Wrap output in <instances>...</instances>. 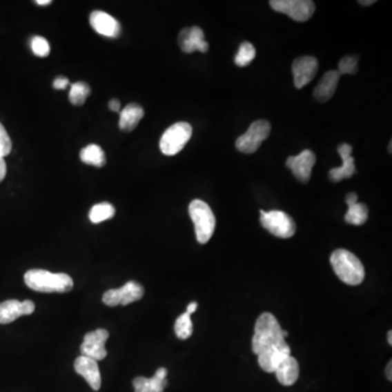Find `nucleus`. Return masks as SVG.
<instances>
[{"mask_svg":"<svg viewBox=\"0 0 392 392\" xmlns=\"http://www.w3.org/2000/svg\"><path fill=\"white\" fill-rule=\"evenodd\" d=\"M359 3H361L362 6H371L373 5V3H376V1H375V0H367V1L362 0V1H359Z\"/></svg>","mask_w":392,"mask_h":392,"instance_id":"obj_39","label":"nucleus"},{"mask_svg":"<svg viewBox=\"0 0 392 392\" xmlns=\"http://www.w3.org/2000/svg\"><path fill=\"white\" fill-rule=\"evenodd\" d=\"M75 372L84 378L92 389L98 391L101 389V377L98 363L93 359L80 355L75 362Z\"/></svg>","mask_w":392,"mask_h":392,"instance_id":"obj_17","label":"nucleus"},{"mask_svg":"<svg viewBox=\"0 0 392 392\" xmlns=\"http://www.w3.org/2000/svg\"><path fill=\"white\" fill-rule=\"evenodd\" d=\"M351 145L343 143L338 147L339 155L342 158V166L339 168H333L329 171V178L333 182H340L344 179L351 178L355 173V164L354 157H352Z\"/></svg>","mask_w":392,"mask_h":392,"instance_id":"obj_18","label":"nucleus"},{"mask_svg":"<svg viewBox=\"0 0 392 392\" xmlns=\"http://www.w3.org/2000/svg\"><path fill=\"white\" fill-rule=\"evenodd\" d=\"M346 204L349 205H353L355 203H357V195L355 193H349L346 197Z\"/></svg>","mask_w":392,"mask_h":392,"instance_id":"obj_35","label":"nucleus"},{"mask_svg":"<svg viewBox=\"0 0 392 392\" xmlns=\"http://www.w3.org/2000/svg\"><path fill=\"white\" fill-rule=\"evenodd\" d=\"M24 282L37 292L66 293L73 289V280L67 274H52L45 269H31L24 275Z\"/></svg>","mask_w":392,"mask_h":392,"instance_id":"obj_2","label":"nucleus"},{"mask_svg":"<svg viewBox=\"0 0 392 392\" xmlns=\"http://www.w3.org/2000/svg\"><path fill=\"white\" fill-rule=\"evenodd\" d=\"M391 367L392 363L391 361H390L389 363H388L387 369H386V376H387V378L390 380V382H391L392 380Z\"/></svg>","mask_w":392,"mask_h":392,"instance_id":"obj_37","label":"nucleus"},{"mask_svg":"<svg viewBox=\"0 0 392 392\" xmlns=\"http://www.w3.org/2000/svg\"><path fill=\"white\" fill-rule=\"evenodd\" d=\"M108 106L109 109H110L111 111H114V112H120V109H121V104H120L118 99H111V101H109Z\"/></svg>","mask_w":392,"mask_h":392,"instance_id":"obj_33","label":"nucleus"},{"mask_svg":"<svg viewBox=\"0 0 392 392\" xmlns=\"http://www.w3.org/2000/svg\"><path fill=\"white\" fill-rule=\"evenodd\" d=\"M286 342L284 331L274 315L271 313H263L257 318L255 324V333L252 339V350L258 355L262 352L280 346Z\"/></svg>","mask_w":392,"mask_h":392,"instance_id":"obj_1","label":"nucleus"},{"mask_svg":"<svg viewBox=\"0 0 392 392\" xmlns=\"http://www.w3.org/2000/svg\"><path fill=\"white\" fill-rule=\"evenodd\" d=\"M144 117V109L137 104H129L120 111L119 128L124 132H131L137 127V124Z\"/></svg>","mask_w":392,"mask_h":392,"instance_id":"obj_22","label":"nucleus"},{"mask_svg":"<svg viewBox=\"0 0 392 392\" xmlns=\"http://www.w3.org/2000/svg\"><path fill=\"white\" fill-rule=\"evenodd\" d=\"M277 380L284 386H292L299 380L300 366L297 360L290 355L280 363L276 371Z\"/></svg>","mask_w":392,"mask_h":392,"instance_id":"obj_21","label":"nucleus"},{"mask_svg":"<svg viewBox=\"0 0 392 392\" xmlns=\"http://www.w3.org/2000/svg\"><path fill=\"white\" fill-rule=\"evenodd\" d=\"M144 297V288L135 282H129L119 289H111L105 292L103 295V302L107 306L131 304L137 302Z\"/></svg>","mask_w":392,"mask_h":392,"instance_id":"obj_9","label":"nucleus"},{"mask_svg":"<svg viewBox=\"0 0 392 392\" xmlns=\"http://www.w3.org/2000/svg\"><path fill=\"white\" fill-rule=\"evenodd\" d=\"M359 57L357 56H346L339 62V71L340 75H355L357 72Z\"/></svg>","mask_w":392,"mask_h":392,"instance_id":"obj_29","label":"nucleus"},{"mask_svg":"<svg viewBox=\"0 0 392 392\" xmlns=\"http://www.w3.org/2000/svg\"><path fill=\"white\" fill-rule=\"evenodd\" d=\"M178 43L182 52L186 54H192V52H208L209 45L205 41L204 32L199 26H193V28H186L179 34Z\"/></svg>","mask_w":392,"mask_h":392,"instance_id":"obj_13","label":"nucleus"},{"mask_svg":"<svg viewBox=\"0 0 392 392\" xmlns=\"http://www.w3.org/2000/svg\"><path fill=\"white\" fill-rule=\"evenodd\" d=\"M392 331H389V333H388V342H389L390 346H391L392 344Z\"/></svg>","mask_w":392,"mask_h":392,"instance_id":"obj_40","label":"nucleus"},{"mask_svg":"<svg viewBox=\"0 0 392 392\" xmlns=\"http://www.w3.org/2000/svg\"><path fill=\"white\" fill-rule=\"evenodd\" d=\"M115 214H116V209L110 203H99L92 207L88 218L93 224H101L105 220L111 219Z\"/></svg>","mask_w":392,"mask_h":392,"instance_id":"obj_25","label":"nucleus"},{"mask_svg":"<svg viewBox=\"0 0 392 392\" xmlns=\"http://www.w3.org/2000/svg\"><path fill=\"white\" fill-rule=\"evenodd\" d=\"M70 82L67 78H65V77H59V78L56 79L54 83H52V88H54L55 90H66Z\"/></svg>","mask_w":392,"mask_h":392,"instance_id":"obj_32","label":"nucleus"},{"mask_svg":"<svg viewBox=\"0 0 392 392\" xmlns=\"http://www.w3.org/2000/svg\"><path fill=\"white\" fill-rule=\"evenodd\" d=\"M271 126L266 120H257L248 127L244 135L237 137L235 146L237 150L244 154H253L261 147L262 143L268 139Z\"/></svg>","mask_w":392,"mask_h":392,"instance_id":"obj_7","label":"nucleus"},{"mask_svg":"<svg viewBox=\"0 0 392 392\" xmlns=\"http://www.w3.org/2000/svg\"><path fill=\"white\" fill-rule=\"evenodd\" d=\"M37 3L39 6H48L52 3V0H37Z\"/></svg>","mask_w":392,"mask_h":392,"instance_id":"obj_38","label":"nucleus"},{"mask_svg":"<svg viewBox=\"0 0 392 392\" xmlns=\"http://www.w3.org/2000/svg\"><path fill=\"white\" fill-rule=\"evenodd\" d=\"M32 50L37 57H47L50 52L48 41L41 37H33L31 41Z\"/></svg>","mask_w":392,"mask_h":392,"instance_id":"obj_30","label":"nucleus"},{"mask_svg":"<svg viewBox=\"0 0 392 392\" xmlns=\"http://www.w3.org/2000/svg\"><path fill=\"white\" fill-rule=\"evenodd\" d=\"M175 333L181 340H186L191 337L193 333L191 315L186 312L177 318L176 324H175Z\"/></svg>","mask_w":392,"mask_h":392,"instance_id":"obj_27","label":"nucleus"},{"mask_svg":"<svg viewBox=\"0 0 392 392\" xmlns=\"http://www.w3.org/2000/svg\"><path fill=\"white\" fill-rule=\"evenodd\" d=\"M256 56L255 47L248 43V41H243L242 44L239 47L237 56L235 58V65L237 67H246L253 61Z\"/></svg>","mask_w":392,"mask_h":392,"instance_id":"obj_28","label":"nucleus"},{"mask_svg":"<svg viewBox=\"0 0 392 392\" xmlns=\"http://www.w3.org/2000/svg\"><path fill=\"white\" fill-rule=\"evenodd\" d=\"M188 214L195 227L196 239L201 244H206L216 228L214 213L204 201L194 199L188 206Z\"/></svg>","mask_w":392,"mask_h":392,"instance_id":"obj_4","label":"nucleus"},{"mask_svg":"<svg viewBox=\"0 0 392 392\" xmlns=\"http://www.w3.org/2000/svg\"><path fill=\"white\" fill-rule=\"evenodd\" d=\"M318 71V61L313 56H303L297 58L292 63L294 86L297 88L307 86Z\"/></svg>","mask_w":392,"mask_h":392,"instance_id":"obj_12","label":"nucleus"},{"mask_svg":"<svg viewBox=\"0 0 392 392\" xmlns=\"http://www.w3.org/2000/svg\"><path fill=\"white\" fill-rule=\"evenodd\" d=\"M108 338V331L103 328L86 333L80 346L81 355L93 359L96 362L105 359L107 356L105 343Z\"/></svg>","mask_w":392,"mask_h":392,"instance_id":"obj_10","label":"nucleus"},{"mask_svg":"<svg viewBox=\"0 0 392 392\" xmlns=\"http://www.w3.org/2000/svg\"><path fill=\"white\" fill-rule=\"evenodd\" d=\"M191 124L188 122H178L168 128L160 139V150L164 155L173 156L184 150L186 143L192 137Z\"/></svg>","mask_w":392,"mask_h":392,"instance_id":"obj_5","label":"nucleus"},{"mask_svg":"<svg viewBox=\"0 0 392 392\" xmlns=\"http://www.w3.org/2000/svg\"><path fill=\"white\" fill-rule=\"evenodd\" d=\"M196 308H197V303H190V304H188V308H186V313H188V314L192 315L194 312H195Z\"/></svg>","mask_w":392,"mask_h":392,"instance_id":"obj_36","label":"nucleus"},{"mask_svg":"<svg viewBox=\"0 0 392 392\" xmlns=\"http://www.w3.org/2000/svg\"><path fill=\"white\" fill-rule=\"evenodd\" d=\"M35 304L30 300L20 302L18 300H8L0 303V324L6 325L18 320L24 315L33 314Z\"/></svg>","mask_w":392,"mask_h":392,"instance_id":"obj_14","label":"nucleus"},{"mask_svg":"<svg viewBox=\"0 0 392 392\" xmlns=\"http://www.w3.org/2000/svg\"><path fill=\"white\" fill-rule=\"evenodd\" d=\"M167 369L160 367L152 378L137 377L133 380L135 392H164L168 386Z\"/></svg>","mask_w":392,"mask_h":392,"instance_id":"obj_19","label":"nucleus"},{"mask_svg":"<svg viewBox=\"0 0 392 392\" xmlns=\"http://www.w3.org/2000/svg\"><path fill=\"white\" fill-rule=\"evenodd\" d=\"M12 150V143L8 132L6 131L5 127L0 124V157L9 155Z\"/></svg>","mask_w":392,"mask_h":392,"instance_id":"obj_31","label":"nucleus"},{"mask_svg":"<svg viewBox=\"0 0 392 392\" xmlns=\"http://www.w3.org/2000/svg\"><path fill=\"white\" fill-rule=\"evenodd\" d=\"M340 73L338 71H335V70L328 71L324 75L323 78L320 79L314 90L316 101H320V103H326L335 95L339 80H340Z\"/></svg>","mask_w":392,"mask_h":392,"instance_id":"obj_20","label":"nucleus"},{"mask_svg":"<svg viewBox=\"0 0 392 392\" xmlns=\"http://www.w3.org/2000/svg\"><path fill=\"white\" fill-rule=\"evenodd\" d=\"M271 8L284 13L297 22L310 20L315 12L314 1L311 0H271Z\"/></svg>","mask_w":392,"mask_h":392,"instance_id":"obj_8","label":"nucleus"},{"mask_svg":"<svg viewBox=\"0 0 392 392\" xmlns=\"http://www.w3.org/2000/svg\"><path fill=\"white\" fill-rule=\"evenodd\" d=\"M261 224L271 235L282 239H289L297 231V226L292 217L282 210H261Z\"/></svg>","mask_w":392,"mask_h":392,"instance_id":"obj_6","label":"nucleus"},{"mask_svg":"<svg viewBox=\"0 0 392 392\" xmlns=\"http://www.w3.org/2000/svg\"><path fill=\"white\" fill-rule=\"evenodd\" d=\"M90 95V88L86 82H77L71 86L70 90V103L75 106H82L86 103L88 96Z\"/></svg>","mask_w":392,"mask_h":392,"instance_id":"obj_26","label":"nucleus"},{"mask_svg":"<svg viewBox=\"0 0 392 392\" xmlns=\"http://www.w3.org/2000/svg\"><path fill=\"white\" fill-rule=\"evenodd\" d=\"M290 355H291V349L288 343L284 342L280 346H273L258 354V364L264 372L275 373L280 363Z\"/></svg>","mask_w":392,"mask_h":392,"instance_id":"obj_16","label":"nucleus"},{"mask_svg":"<svg viewBox=\"0 0 392 392\" xmlns=\"http://www.w3.org/2000/svg\"><path fill=\"white\" fill-rule=\"evenodd\" d=\"M90 23L103 37L117 39L121 33V26L118 21L104 11H93L90 13Z\"/></svg>","mask_w":392,"mask_h":392,"instance_id":"obj_15","label":"nucleus"},{"mask_svg":"<svg viewBox=\"0 0 392 392\" xmlns=\"http://www.w3.org/2000/svg\"><path fill=\"white\" fill-rule=\"evenodd\" d=\"M80 158L83 163L101 168L106 165V156L103 148L96 144H90L80 152Z\"/></svg>","mask_w":392,"mask_h":392,"instance_id":"obj_23","label":"nucleus"},{"mask_svg":"<svg viewBox=\"0 0 392 392\" xmlns=\"http://www.w3.org/2000/svg\"><path fill=\"white\" fill-rule=\"evenodd\" d=\"M369 219V208L363 203H355L353 205H349L348 212L344 216L346 220L350 225L362 226Z\"/></svg>","mask_w":392,"mask_h":392,"instance_id":"obj_24","label":"nucleus"},{"mask_svg":"<svg viewBox=\"0 0 392 392\" xmlns=\"http://www.w3.org/2000/svg\"><path fill=\"white\" fill-rule=\"evenodd\" d=\"M315 163H316V156L314 153L310 150H305L300 153L297 156H290L286 159V166L289 168L297 180L306 184L312 176Z\"/></svg>","mask_w":392,"mask_h":392,"instance_id":"obj_11","label":"nucleus"},{"mask_svg":"<svg viewBox=\"0 0 392 392\" xmlns=\"http://www.w3.org/2000/svg\"><path fill=\"white\" fill-rule=\"evenodd\" d=\"M6 175H7V165H6L5 159L0 157V182L5 179Z\"/></svg>","mask_w":392,"mask_h":392,"instance_id":"obj_34","label":"nucleus"},{"mask_svg":"<svg viewBox=\"0 0 392 392\" xmlns=\"http://www.w3.org/2000/svg\"><path fill=\"white\" fill-rule=\"evenodd\" d=\"M331 266L341 282L349 286H359L364 282L365 271L357 256L344 248L335 250L331 257Z\"/></svg>","mask_w":392,"mask_h":392,"instance_id":"obj_3","label":"nucleus"}]
</instances>
